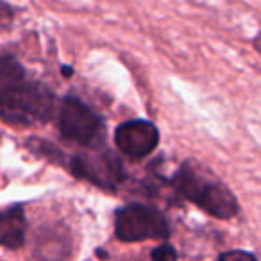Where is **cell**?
Segmentation results:
<instances>
[{"label": "cell", "instance_id": "cell-2", "mask_svg": "<svg viewBox=\"0 0 261 261\" xmlns=\"http://www.w3.org/2000/svg\"><path fill=\"white\" fill-rule=\"evenodd\" d=\"M56 98L45 84L25 81L0 88V118L11 125H41L52 118Z\"/></svg>", "mask_w": 261, "mask_h": 261}, {"label": "cell", "instance_id": "cell-3", "mask_svg": "<svg viewBox=\"0 0 261 261\" xmlns=\"http://www.w3.org/2000/svg\"><path fill=\"white\" fill-rule=\"evenodd\" d=\"M61 136L75 145L97 149L106 138L102 118L77 97H66L59 109Z\"/></svg>", "mask_w": 261, "mask_h": 261}, {"label": "cell", "instance_id": "cell-1", "mask_svg": "<svg viewBox=\"0 0 261 261\" xmlns=\"http://www.w3.org/2000/svg\"><path fill=\"white\" fill-rule=\"evenodd\" d=\"M170 185L182 199L193 202L215 218L231 220L240 213V204L234 193L217 175L195 163L181 165Z\"/></svg>", "mask_w": 261, "mask_h": 261}, {"label": "cell", "instance_id": "cell-10", "mask_svg": "<svg viewBox=\"0 0 261 261\" xmlns=\"http://www.w3.org/2000/svg\"><path fill=\"white\" fill-rule=\"evenodd\" d=\"M231 257H254V254L245 252V250H232V252L220 254V259H231Z\"/></svg>", "mask_w": 261, "mask_h": 261}, {"label": "cell", "instance_id": "cell-13", "mask_svg": "<svg viewBox=\"0 0 261 261\" xmlns=\"http://www.w3.org/2000/svg\"><path fill=\"white\" fill-rule=\"evenodd\" d=\"M63 72L66 73L65 77H70V75H72V68H63Z\"/></svg>", "mask_w": 261, "mask_h": 261}, {"label": "cell", "instance_id": "cell-4", "mask_svg": "<svg viewBox=\"0 0 261 261\" xmlns=\"http://www.w3.org/2000/svg\"><path fill=\"white\" fill-rule=\"evenodd\" d=\"M115 236L120 242H143V240L170 236L167 218L156 207L143 204H129L120 207L115 215Z\"/></svg>", "mask_w": 261, "mask_h": 261}, {"label": "cell", "instance_id": "cell-12", "mask_svg": "<svg viewBox=\"0 0 261 261\" xmlns=\"http://www.w3.org/2000/svg\"><path fill=\"white\" fill-rule=\"evenodd\" d=\"M252 45H254V48H256V52L261 56V33H257L256 34V38L252 40Z\"/></svg>", "mask_w": 261, "mask_h": 261}, {"label": "cell", "instance_id": "cell-9", "mask_svg": "<svg viewBox=\"0 0 261 261\" xmlns=\"http://www.w3.org/2000/svg\"><path fill=\"white\" fill-rule=\"evenodd\" d=\"M150 256H152V259H158V261H170L177 257V252H175L172 245H161V247H156V249L150 252Z\"/></svg>", "mask_w": 261, "mask_h": 261}, {"label": "cell", "instance_id": "cell-11", "mask_svg": "<svg viewBox=\"0 0 261 261\" xmlns=\"http://www.w3.org/2000/svg\"><path fill=\"white\" fill-rule=\"evenodd\" d=\"M11 13H13L11 8H8L6 4H2V2H0V20L4 18V16H9Z\"/></svg>", "mask_w": 261, "mask_h": 261}, {"label": "cell", "instance_id": "cell-6", "mask_svg": "<svg viewBox=\"0 0 261 261\" xmlns=\"http://www.w3.org/2000/svg\"><path fill=\"white\" fill-rule=\"evenodd\" d=\"M115 143L130 160H142L154 152L160 143V130L149 120H129L116 127Z\"/></svg>", "mask_w": 261, "mask_h": 261}, {"label": "cell", "instance_id": "cell-7", "mask_svg": "<svg viewBox=\"0 0 261 261\" xmlns=\"http://www.w3.org/2000/svg\"><path fill=\"white\" fill-rule=\"evenodd\" d=\"M25 229L27 218L23 206L15 204L0 211V247L9 250L20 249L25 242Z\"/></svg>", "mask_w": 261, "mask_h": 261}, {"label": "cell", "instance_id": "cell-8", "mask_svg": "<svg viewBox=\"0 0 261 261\" xmlns=\"http://www.w3.org/2000/svg\"><path fill=\"white\" fill-rule=\"evenodd\" d=\"M23 79V68L11 56H0V88Z\"/></svg>", "mask_w": 261, "mask_h": 261}, {"label": "cell", "instance_id": "cell-5", "mask_svg": "<svg viewBox=\"0 0 261 261\" xmlns=\"http://www.w3.org/2000/svg\"><path fill=\"white\" fill-rule=\"evenodd\" d=\"M68 168L79 179L109 192H115L127 175L122 161L109 150H100V147L73 156Z\"/></svg>", "mask_w": 261, "mask_h": 261}]
</instances>
